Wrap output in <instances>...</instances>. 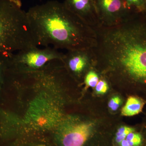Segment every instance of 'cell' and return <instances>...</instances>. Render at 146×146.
<instances>
[{"label":"cell","mask_w":146,"mask_h":146,"mask_svg":"<svg viewBox=\"0 0 146 146\" xmlns=\"http://www.w3.org/2000/svg\"><path fill=\"white\" fill-rule=\"evenodd\" d=\"M133 128L127 126H122L118 129L116 135V141L118 143L120 144L122 141L125 139L128 134L134 132Z\"/></svg>","instance_id":"cell-11"},{"label":"cell","mask_w":146,"mask_h":146,"mask_svg":"<svg viewBox=\"0 0 146 146\" xmlns=\"http://www.w3.org/2000/svg\"><path fill=\"white\" fill-rule=\"evenodd\" d=\"M7 58L8 57H0V74H1V65L5 63Z\"/></svg>","instance_id":"cell-15"},{"label":"cell","mask_w":146,"mask_h":146,"mask_svg":"<svg viewBox=\"0 0 146 146\" xmlns=\"http://www.w3.org/2000/svg\"><path fill=\"white\" fill-rule=\"evenodd\" d=\"M35 146H46L45 145H35Z\"/></svg>","instance_id":"cell-17"},{"label":"cell","mask_w":146,"mask_h":146,"mask_svg":"<svg viewBox=\"0 0 146 146\" xmlns=\"http://www.w3.org/2000/svg\"><path fill=\"white\" fill-rule=\"evenodd\" d=\"M131 146H139L142 143V136L139 133L131 132L125 138Z\"/></svg>","instance_id":"cell-12"},{"label":"cell","mask_w":146,"mask_h":146,"mask_svg":"<svg viewBox=\"0 0 146 146\" xmlns=\"http://www.w3.org/2000/svg\"><path fill=\"white\" fill-rule=\"evenodd\" d=\"M95 88L97 94H104L107 92L109 86L107 82L105 80L101 79L100 80Z\"/></svg>","instance_id":"cell-13"},{"label":"cell","mask_w":146,"mask_h":146,"mask_svg":"<svg viewBox=\"0 0 146 146\" xmlns=\"http://www.w3.org/2000/svg\"><path fill=\"white\" fill-rule=\"evenodd\" d=\"M20 0H0V57L36 46Z\"/></svg>","instance_id":"cell-2"},{"label":"cell","mask_w":146,"mask_h":146,"mask_svg":"<svg viewBox=\"0 0 146 146\" xmlns=\"http://www.w3.org/2000/svg\"><path fill=\"white\" fill-rule=\"evenodd\" d=\"M121 104V100L119 96H115L110 99L108 103V107L112 111H116Z\"/></svg>","instance_id":"cell-14"},{"label":"cell","mask_w":146,"mask_h":146,"mask_svg":"<svg viewBox=\"0 0 146 146\" xmlns=\"http://www.w3.org/2000/svg\"><path fill=\"white\" fill-rule=\"evenodd\" d=\"M94 123L78 119L65 120L54 133L57 146H84L93 132Z\"/></svg>","instance_id":"cell-4"},{"label":"cell","mask_w":146,"mask_h":146,"mask_svg":"<svg viewBox=\"0 0 146 146\" xmlns=\"http://www.w3.org/2000/svg\"><path fill=\"white\" fill-rule=\"evenodd\" d=\"M144 105L143 102L139 98L129 97L122 109V115L129 117L137 115L142 111Z\"/></svg>","instance_id":"cell-8"},{"label":"cell","mask_w":146,"mask_h":146,"mask_svg":"<svg viewBox=\"0 0 146 146\" xmlns=\"http://www.w3.org/2000/svg\"><path fill=\"white\" fill-rule=\"evenodd\" d=\"M96 4L101 26H116L139 15L133 13L125 0H96Z\"/></svg>","instance_id":"cell-5"},{"label":"cell","mask_w":146,"mask_h":146,"mask_svg":"<svg viewBox=\"0 0 146 146\" xmlns=\"http://www.w3.org/2000/svg\"><path fill=\"white\" fill-rule=\"evenodd\" d=\"M37 46L67 50L96 46L95 30L57 1L32 7L27 12Z\"/></svg>","instance_id":"cell-1"},{"label":"cell","mask_w":146,"mask_h":146,"mask_svg":"<svg viewBox=\"0 0 146 146\" xmlns=\"http://www.w3.org/2000/svg\"><path fill=\"white\" fill-rule=\"evenodd\" d=\"M65 6L95 29L100 26L96 0H65Z\"/></svg>","instance_id":"cell-7"},{"label":"cell","mask_w":146,"mask_h":146,"mask_svg":"<svg viewBox=\"0 0 146 146\" xmlns=\"http://www.w3.org/2000/svg\"><path fill=\"white\" fill-rule=\"evenodd\" d=\"M62 61L71 74L80 78L85 76L91 66L96 63V56L92 48L71 50L64 54Z\"/></svg>","instance_id":"cell-6"},{"label":"cell","mask_w":146,"mask_h":146,"mask_svg":"<svg viewBox=\"0 0 146 146\" xmlns=\"http://www.w3.org/2000/svg\"><path fill=\"white\" fill-rule=\"evenodd\" d=\"M64 54L50 46L40 49L31 47L13 54L7 59L18 73L36 72L42 69L49 62L62 60Z\"/></svg>","instance_id":"cell-3"},{"label":"cell","mask_w":146,"mask_h":146,"mask_svg":"<svg viewBox=\"0 0 146 146\" xmlns=\"http://www.w3.org/2000/svg\"><path fill=\"white\" fill-rule=\"evenodd\" d=\"M84 82L87 87H96L100 80L98 73L94 69H91L86 73L84 76Z\"/></svg>","instance_id":"cell-10"},{"label":"cell","mask_w":146,"mask_h":146,"mask_svg":"<svg viewBox=\"0 0 146 146\" xmlns=\"http://www.w3.org/2000/svg\"><path fill=\"white\" fill-rule=\"evenodd\" d=\"M120 145L121 146H131L126 139H125L123 141H122L121 143H120Z\"/></svg>","instance_id":"cell-16"},{"label":"cell","mask_w":146,"mask_h":146,"mask_svg":"<svg viewBox=\"0 0 146 146\" xmlns=\"http://www.w3.org/2000/svg\"><path fill=\"white\" fill-rule=\"evenodd\" d=\"M131 11L137 15L146 16V0H125Z\"/></svg>","instance_id":"cell-9"}]
</instances>
